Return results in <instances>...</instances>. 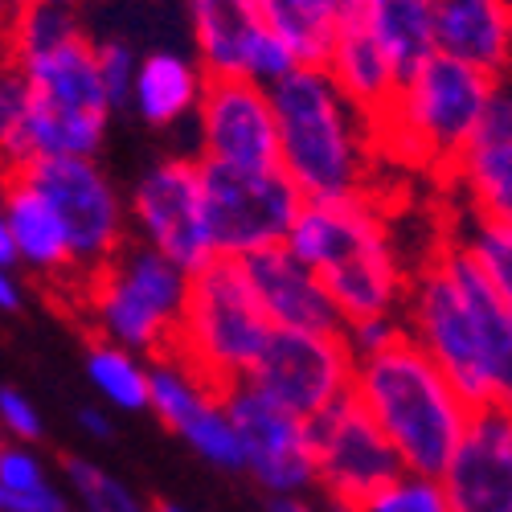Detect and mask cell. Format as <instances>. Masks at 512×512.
I'll list each match as a JSON object with an SVG mask.
<instances>
[{"mask_svg": "<svg viewBox=\"0 0 512 512\" xmlns=\"http://www.w3.org/2000/svg\"><path fill=\"white\" fill-rule=\"evenodd\" d=\"M431 50L488 78H504L512 54V5L508 0H435Z\"/></svg>", "mask_w": 512, "mask_h": 512, "instance_id": "d6986e66", "label": "cell"}, {"mask_svg": "<svg viewBox=\"0 0 512 512\" xmlns=\"http://www.w3.org/2000/svg\"><path fill=\"white\" fill-rule=\"evenodd\" d=\"M0 431H5V439L13 443H37L41 435H46V422H41V410L13 386H0Z\"/></svg>", "mask_w": 512, "mask_h": 512, "instance_id": "e575fe53", "label": "cell"}, {"mask_svg": "<svg viewBox=\"0 0 512 512\" xmlns=\"http://www.w3.org/2000/svg\"><path fill=\"white\" fill-rule=\"evenodd\" d=\"M5 443H9V439H5V431H0V447H5Z\"/></svg>", "mask_w": 512, "mask_h": 512, "instance_id": "7dc6e473", "label": "cell"}, {"mask_svg": "<svg viewBox=\"0 0 512 512\" xmlns=\"http://www.w3.org/2000/svg\"><path fill=\"white\" fill-rule=\"evenodd\" d=\"M0 267H17V254L9 242V222H5V209H0Z\"/></svg>", "mask_w": 512, "mask_h": 512, "instance_id": "b9f144b4", "label": "cell"}, {"mask_svg": "<svg viewBox=\"0 0 512 512\" xmlns=\"http://www.w3.org/2000/svg\"><path fill=\"white\" fill-rule=\"evenodd\" d=\"M201 119V160L259 173V168H279L275 144V115L267 87L250 78H205V91L197 103Z\"/></svg>", "mask_w": 512, "mask_h": 512, "instance_id": "9a60e30c", "label": "cell"}, {"mask_svg": "<svg viewBox=\"0 0 512 512\" xmlns=\"http://www.w3.org/2000/svg\"><path fill=\"white\" fill-rule=\"evenodd\" d=\"M349 394L390 439L410 476L439 480L467 422H472V406L451 390L439 365L406 332L390 349L353 365Z\"/></svg>", "mask_w": 512, "mask_h": 512, "instance_id": "277c9868", "label": "cell"}, {"mask_svg": "<svg viewBox=\"0 0 512 512\" xmlns=\"http://www.w3.org/2000/svg\"><path fill=\"white\" fill-rule=\"evenodd\" d=\"M13 173L54 209L78 283L111 263V254L127 242V209L91 156H37Z\"/></svg>", "mask_w": 512, "mask_h": 512, "instance_id": "9c48e42d", "label": "cell"}, {"mask_svg": "<svg viewBox=\"0 0 512 512\" xmlns=\"http://www.w3.org/2000/svg\"><path fill=\"white\" fill-rule=\"evenodd\" d=\"M291 70H295V58L263 29V37L254 41V50H250V58H246V78L259 82V87H275V82H279L283 74H291Z\"/></svg>", "mask_w": 512, "mask_h": 512, "instance_id": "d590c367", "label": "cell"}, {"mask_svg": "<svg viewBox=\"0 0 512 512\" xmlns=\"http://www.w3.org/2000/svg\"><path fill=\"white\" fill-rule=\"evenodd\" d=\"M132 226L144 246L164 254L185 275H197L213 259L201 205V164L173 156L148 168L132 193Z\"/></svg>", "mask_w": 512, "mask_h": 512, "instance_id": "4fadbf2b", "label": "cell"}, {"mask_svg": "<svg viewBox=\"0 0 512 512\" xmlns=\"http://www.w3.org/2000/svg\"><path fill=\"white\" fill-rule=\"evenodd\" d=\"M238 263L275 332H340L345 328V320H340L320 279L300 259H291L283 246L246 254Z\"/></svg>", "mask_w": 512, "mask_h": 512, "instance_id": "ac0fdd59", "label": "cell"}, {"mask_svg": "<svg viewBox=\"0 0 512 512\" xmlns=\"http://www.w3.org/2000/svg\"><path fill=\"white\" fill-rule=\"evenodd\" d=\"M9 177H13V168H9V160H5V156H0V189L9 185Z\"/></svg>", "mask_w": 512, "mask_h": 512, "instance_id": "ee69618b", "label": "cell"}, {"mask_svg": "<svg viewBox=\"0 0 512 512\" xmlns=\"http://www.w3.org/2000/svg\"><path fill=\"white\" fill-rule=\"evenodd\" d=\"M205 78H246V58L263 37L254 0H185Z\"/></svg>", "mask_w": 512, "mask_h": 512, "instance_id": "603a6c76", "label": "cell"}, {"mask_svg": "<svg viewBox=\"0 0 512 512\" xmlns=\"http://www.w3.org/2000/svg\"><path fill=\"white\" fill-rule=\"evenodd\" d=\"M283 250L320 279L345 324L365 316H394L406 295V275L386 213L365 193L304 201L300 218L283 238Z\"/></svg>", "mask_w": 512, "mask_h": 512, "instance_id": "7a4b0ae2", "label": "cell"}, {"mask_svg": "<svg viewBox=\"0 0 512 512\" xmlns=\"http://www.w3.org/2000/svg\"><path fill=\"white\" fill-rule=\"evenodd\" d=\"M95 70L103 82V95L111 103V111H123L132 103V78H136V54L123 41H95Z\"/></svg>", "mask_w": 512, "mask_h": 512, "instance_id": "1f68e13d", "label": "cell"}, {"mask_svg": "<svg viewBox=\"0 0 512 512\" xmlns=\"http://www.w3.org/2000/svg\"><path fill=\"white\" fill-rule=\"evenodd\" d=\"M279 173L304 201L357 197L369 181V123L336 91L324 66H295L267 87Z\"/></svg>", "mask_w": 512, "mask_h": 512, "instance_id": "3957f363", "label": "cell"}, {"mask_svg": "<svg viewBox=\"0 0 512 512\" xmlns=\"http://www.w3.org/2000/svg\"><path fill=\"white\" fill-rule=\"evenodd\" d=\"M263 29L295 58V66H324L336 25L312 5V0H254Z\"/></svg>", "mask_w": 512, "mask_h": 512, "instance_id": "484cf974", "label": "cell"}, {"mask_svg": "<svg viewBox=\"0 0 512 512\" xmlns=\"http://www.w3.org/2000/svg\"><path fill=\"white\" fill-rule=\"evenodd\" d=\"M357 512H451L439 480L431 476H410L402 472L386 488H377Z\"/></svg>", "mask_w": 512, "mask_h": 512, "instance_id": "4dcf8cb0", "label": "cell"}, {"mask_svg": "<svg viewBox=\"0 0 512 512\" xmlns=\"http://www.w3.org/2000/svg\"><path fill=\"white\" fill-rule=\"evenodd\" d=\"M267 512H316V508L304 496H271Z\"/></svg>", "mask_w": 512, "mask_h": 512, "instance_id": "60d3db41", "label": "cell"}, {"mask_svg": "<svg viewBox=\"0 0 512 512\" xmlns=\"http://www.w3.org/2000/svg\"><path fill=\"white\" fill-rule=\"evenodd\" d=\"M353 365L340 332H271L246 386L291 418L312 422L353 390Z\"/></svg>", "mask_w": 512, "mask_h": 512, "instance_id": "8fae6325", "label": "cell"}, {"mask_svg": "<svg viewBox=\"0 0 512 512\" xmlns=\"http://www.w3.org/2000/svg\"><path fill=\"white\" fill-rule=\"evenodd\" d=\"M500 82L504 78H488L463 62L431 54L398 82L386 115L369 127L373 144H390L394 156L414 168L451 173Z\"/></svg>", "mask_w": 512, "mask_h": 512, "instance_id": "5b68a950", "label": "cell"}, {"mask_svg": "<svg viewBox=\"0 0 512 512\" xmlns=\"http://www.w3.org/2000/svg\"><path fill=\"white\" fill-rule=\"evenodd\" d=\"M324 70L336 82V91L357 107V115L369 127L386 115V107H390V99L398 91L394 62L386 58V50L377 46V37L365 29V21L357 13L336 25V37H332V50H328Z\"/></svg>", "mask_w": 512, "mask_h": 512, "instance_id": "44dd1931", "label": "cell"}, {"mask_svg": "<svg viewBox=\"0 0 512 512\" xmlns=\"http://www.w3.org/2000/svg\"><path fill=\"white\" fill-rule=\"evenodd\" d=\"M29 115H33V95L17 62L0 58V156L9 168H21L29 160Z\"/></svg>", "mask_w": 512, "mask_h": 512, "instance_id": "f546056e", "label": "cell"}, {"mask_svg": "<svg viewBox=\"0 0 512 512\" xmlns=\"http://www.w3.org/2000/svg\"><path fill=\"white\" fill-rule=\"evenodd\" d=\"M148 410H156L168 431H177L205 463L222 467V472H242V451L222 394H213L173 357H152L148 365Z\"/></svg>", "mask_w": 512, "mask_h": 512, "instance_id": "e0dca14e", "label": "cell"}, {"mask_svg": "<svg viewBox=\"0 0 512 512\" xmlns=\"http://www.w3.org/2000/svg\"><path fill=\"white\" fill-rule=\"evenodd\" d=\"M402 300L406 336L467 406H512V295L447 238Z\"/></svg>", "mask_w": 512, "mask_h": 512, "instance_id": "6da1fadb", "label": "cell"}, {"mask_svg": "<svg viewBox=\"0 0 512 512\" xmlns=\"http://www.w3.org/2000/svg\"><path fill=\"white\" fill-rule=\"evenodd\" d=\"M308 443L316 484L328 492V504L361 508L377 488H386L406 472L390 439L377 431V422L361 410L353 394L308 422Z\"/></svg>", "mask_w": 512, "mask_h": 512, "instance_id": "7c38bea8", "label": "cell"}, {"mask_svg": "<svg viewBox=\"0 0 512 512\" xmlns=\"http://www.w3.org/2000/svg\"><path fill=\"white\" fill-rule=\"evenodd\" d=\"M271 324L250 291V279L238 259H209L197 275H189L185 308L164 357L185 365L213 394L246 381L254 361L263 357Z\"/></svg>", "mask_w": 512, "mask_h": 512, "instance_id": "8992f818", "label": "cell"}, {"mask_svg": "<svg viewBox=\"0 0 512 512\" xmlns=\"http://www.w3.org/2000/svg\"><path fill=\"white\" fill-rule=\"evenodd\" d=\"M152 512H185V508H177V504H156Z\"/></svg>", "mask_w": 512, "mask_h": 512, "instance_id": "bcb514c9", "label": "cell"}, {"mask_svg": "<svg viewBox=\"0 0 512 512\" xmlns=\"http://www.w3.org/2000/svg\"><path fill=\"white\" fill-rule=\"evenodd\" d=\"M222 406L242 451V472H250L254 484H263L271 496H304L316 484L308 422L271 406L246 381L222 394Z\"/></svg>", "mask_w": 512, "mask_h": 512, "instance_id": "5bb4252c", "label": "cell"}, {"mask_svg": "<svg viewBox=\"0 0 512 512\" xmlns=\"http://www.w3.org/2000/svg\"><path fill=\"white\" fill-rule=\"evenodd\" d=\"M451 177L472 197V213L512 222V99L500 82L472 140L463 144Z\"/></svg>", "mask_w": 512, "mask_h": 512, "instance_id": "ffe728a7", "label": "cell"}, {"mask_svg": "<svg viewBox=\"0 0 512 512\" xmlns=\"http://www.w3.org/2000/svg\"><path fill=\"white\" fill-rule=\"evenodd\" d=\"M87 377L115 410H148V365L136 353L95 340L87 349Z\"/></svg>", "mask_w": 512, "mask_h": 512, "instance_id": "4316f807", "label": "cell"}, {"mask_svg": "<svg viewBox=\"0 0 512 512\" xmlns=\"http://www.w3.org/2000/svg\"><path fill=\"white\" fill-rule=\"evenodd\" d=\"M17 5H74V0H17Z\"/></svg>", "mask_w": 512, "mask_h": 512, "instance_id": "f6af8a7d", "label": "cell"}, {"mask_svg": "<svg viewBox=\"0 0 512 512\" xmlns=\"http://www.w3.org/2000/svg\"><path fill=\"white\" fill-rule=\"evenodd\" d=\"M13 62V58H9ZM29 95V160L37 156H91L99 152L111 103L103 95V82L95 70V41L87 33H74L58 46L17 58Z\"/></svg>", "mask_w": 512, "mask_h": 512, "instance_id": "ba28073f", "label": "cell"}, {"mask_svg": "<svg viewBox=\"0 0 512 512\" xmlns=\"http://www.w3.org/2000/svg\"><path fill=\"white\" fill-rule=\"evenodd\" d=\"M455 246H459L467 259H472L504 295H512V222L472 213V218L463 222V234H459Z\"/></svg>", "mask_w": 512, "mask_h": 512, "instance_id": "f1b7e54d", "label": "cell"}, {"mask_svg": "<svg viewBox=\"0 0 512 512\" xmlns=\"http://www.w3.org/2000/svg\"><path fill=\"white\" fill-rule=\"evenodd\" d=\"M201 91H205L201 66H193L181 54H148L144 62H136L132 103L140 119L152 127H173L185 115H193L201 103Z\"/></svg>", "mask_w": 512, "mask_h": 512, "instance_id": "cb8c5ba5", "label": "cell"}, {"mask_svg": "<svg viewBox=\"0 0 512 512\" xmlns=\"http://www.w3.org/2000/svg\"><path fill=\"white\" fill-rule=\"evenodd\" d=\"M431 5L435 0H357V17L398 70V82L431 58Z\"/></svg>", "mask_w": 512, "mask_h": 512, "instance_id": "d4e9b609", "label": "cell"}, {"mask_svg": "<svg viewBox=\"0 0 512 512\" xmlns=\"http://www.w3.org/2000/svg\"><path fill=\"white\" fill-rule=\"evenodd\" d=\"M13 13H17V0H0V58H5V41H9Z\"/></svg>", "mask_w": 512, "mask_h": 512, "instance_id": "7bdbcfd3", "label": "cell"}, {"mask_svg": "<svg viewBox=\"0 0 512 512\" xmlns=\"http://www.w3.org/2000/svg\"><path fill=\"white\" fill-rule=\"evenodd\" d=\"M0 484L9 492H41L50 488V476H46V463L33 455V447L5 443L0 447Z\"/></svg>", "mask_w": 512, "mask_h": 512, "instance_id": "d6a6232c", "label": "cell"}, {"mask_svg": "<svg viewBox=\"0 0 512 512\" xmlns=\"http://www.w3.org/2000/svg\"><path fill=\"white\" fill-rule=\"evenodd\" d=\"M189 275L156 254L152 246L123 242L111 263L82 279L74 308H82L95 324V340L115 345L136 357H164L185 308Z\"/></svg>", "mask_w": 512, "mask_h": 512, "instance_id": "52a82bcc", "label": "cell"}, {"mask_svg": "<svg viewBox=\"0 0 512 512\" xmlns=\"http://www.w3.org/2000/svg\"><path fill=\"white\" fill-rule=\"evenodd\" d=\"M508 5H512V0H508Z\"/></svg>", "mask_w": 512, "mask_h": 512, "instance_id": "c3c4849f", "label": "cell"}, {"mask_svg": "<svg viewBox=\"0 0 512 512\" xmlns=\"http://www.w3.org/2000/svg\"><path fill=\"white\" fill-rule=\"evenodd\" d=\"M78 426H82V431H87L91 439H111V435H115L111 418H107L99 406H78Z\"/></svg>", "mask_w": 512, "mask_h": 512, "instance_id": "f35d334b", "label": "cell"}, {"mask_svg": "<svg viewBox=\"0 0 512 512\" xmlns=\"http://www.w3.org/2000/svg\"><path fill=\"white\" fill-rule=\"evenodd\" d=\"M0 209H5V222H9V242L17 263H25L29 271H37L41 279H58L70 287V304L78 300V271L70 259V246L66 234L54 218V209L41 201V193H33L17 173L9 177V185L0 189Z\"/></svg>", "mask_w": 512, "mask_h": 512, "instance_id": "7402d4cb", "label": "cell"}, {"mask_svg": "<svg viewBox=\"0 0 512 512\" xmlns=\"http://www.w3.org/2000/svg\"><path fill=\"white\" fill-rule=\"evenodd\" d=\"M201 164V205H205V234L213 259H246L271 246H283L291 222L300 218L304 193L295 189L279 168H242Z\"/></svg>", "mask_w": 512, "mask_h": 512, "instance_id": "30bf717a", "label": "cell"}, {"mask_svg": "<svg viewBox=\"0 0 512 512\" xmlns=\"http://www.w3.org/2000/svg\"><path fill=\"white\" fill-rule=\"evenodd\" d=\"M62 472H66L70 492L78 496V504L87 508V512H152L119 476H111L107 467H99L91 459L66 455L62 459Z\"/></svg>", "mask_w": 512, "mask_h": 512, "instance_id": "83f0119b", "label": "cell"}, {"mask_svg": "<svg viewBox=\"0 0 512 512\" xmlns=\"http://www.w3.org/2000/svg\"><path fill=\"white\" fill-rule=\"evenodd\" d=\"M25 308V287L13 275V267H0V312H21Z\"/></svg>", "mask_w": 512, "mask_h": 512, "instance_id": "74e56055", "label": "cell"}, {"mask_svg": "<svg viewBox=\"0 0 512 512\" xmlns=\"http://www.w3.org/2000/svg\"><path fill=\"white\" fill-rule=\"evenodd\" d=\"M402 332H406V328H402V320H394V316H365V320H349L345 328H340V336H345L353 361L377 357L381 349H390Z\"/></svg>", "mask_w": 512, "mask_h": 512, "instance_id": "836d02e7", "label": "cell"}, {"mask_svg": "<svg viewBox=\"0 0 512 512\" xmlns=\"http://www.w3.org/2000/svg\"><path fill=\"white\" fill-rule=\"evenodd\" d=\"M312 5L332 21V25H340V21H349L353 13H357V0H312Z\"/></svg>", "mask_w": 512, "mask_h": 512, "instance_id": "ab89813d", "label": "cell"}, {"mask_svg": "<svg viewBox=\"0 0 512 512\" xmlns=\"http://www.w3.org/2000/svg\"><path fill=\"white\" fill-rule=\"evenodd\" d=\"M439 488L451 512H512V406L472 410Z\"/></svg>", "mask_w": 512, "mask_h": 512, "instance_id": "2e32d148", "label": "cell"}, {"mask_svg": "<svg viewBox=\"0 0 512 512\" xmlns=\"http://www.w3.org/2000/svg\"><path fill=\"white\" fill-rule=\"evenodd\" d=\"M0 512H70V508L54 484L41 488V492H9L0 484Z\"/></svg>", "mask_w": 512, "mask_h": 512, "instance_id": "8d00e7d4", "label": "cell"}]
</instances>
